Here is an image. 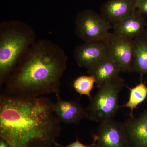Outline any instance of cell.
Listing matches in <instances>:
<instances>
[{
  "label": "cell",
  "instance_id": "6da1fadb",
  "mask_svg": "<svg viewBox=\"0 0 147 147\" xmlns=\"http://www.w3.org/2000/svg\"><path fill=\"white\" fill-rule=\"evenodd\" d=\"M54 103L44 96H17L2 92L0 137L11 147H53L61 130Z\"/></svg>",
  "mask_w": 147,
  "mask_h": 147
},
{
  "label": "cell",
  "instance_id": "7a4b0ae2",
  "mask_svg": "<svg viewBox=\"0 0 147 147\" xmlns=\"http://www.w3.org/2000/svg\"><path fill=\"white\" fill-rule=\"evenodd\" d=\"M67 60L65 52L57 43L47 39L36 40L8 77L2 92L31 97L59 93Z\"/></svg>",
  "mask_w": 147,
  "mask_h": 147
},
{
  "label": "cell",
  "instance_id": "3957f363",
  "mask_svg": "<svg viewBox=\"0 0 147 147\" xmlns=\"http://www.w3.org/2000/svg\"><path fill=\"white\" fill-rule=\"evenodd\" d=\"M34 29L16 20L0 24V85H4L23 55L36 41Z\"/></svg>",
  "mask_w": 147,
  "mask_h": 147
},
{
  "label": "cell",
  "instance_id": "277c9868",
  "mask_svg": "<svg viewBox=\"0 0 147 147\" xmlns=\"http://www.w3.org/2000/svg\"><path fill=\"white\" fill-rule=\"evenodd\" d=\"M125 86L124 80L120 76L102 84L86 108L89 119L100 123L113 119L121 108L119 104V95Z\"/></svg>",
  "mask_w": 147,
  "mask_h": 147
},
{
  "label": "cell",
  "instance_id": "5b68a950",
  "mask_svg": "<svg viewBox=\"0 0 147 147\" xmlns=\"http://www.w3.org/2000/svg\"><path fill=\"white\" fill-rule=\"evenodd\" d=\"M74 24L75 34L84 42H105L113 29L112 24L100 13L90 9L78 13Z\"/></svg>",
  "mask_w": 147,
  "mask_h": 147
},
{
  "label": "cell",
  "instance_id": "8992f818",
  "mask_svg": "<svg viewBox=\"0 0 147 147\" xmlns=\"http://www.w3.org/2000/svg\"><path fill=\"white\" fill-rule=\"evenodd\" d=\"M110 57L121 72H130L134 56V40L110 32L106 40Z\"/></svg>",
  "mask_w": 147,
  "mask_h": 147
},
{
  "label": "cell",
  "instance_id": "52a82bcc",
  "mask_svg": "<svg viewBox=\"0 0 147 147\" xmlns=\"http://www.w3.org/2000/svg\"><path fill=\"white\" fill-rule=\"evenodd\" d=\"M73 55L79 67L87 70L110 57L108 45L104 41L84 42L75 47Z\"/></svg>",
  "mask_w": 147,
  "mask_h": 147
},
{
  "label": "cell",
  "instance_id": "ba28073f",
  "mask_svg": "<svg viewBox=\"0 0 147 147\" xmlns=\"http://www.w3.org/2000/svg\"><path fill=\"white\" fill-rule=\"evenodd\" d=\"M96 147H129L123 123L113 119L100 123Z\"/></svg>",
  "mask_w": 147,
  "mask_h": 147
},
{
  "label": "cell",
  "instance_id": "9c48e42d",
  "mask_svg": "<svg viewBox=\"0 0 147 147\" xmlns=\"http://www.w3.org/2000/svg\"><path fill=\"white\" fill-rule=\"evenodd\" d=\"M57 101L54 103L55 114L61 123L66 124H75L84 119H89L86 108L75 100L62 99L59 93L56 94Z\"/></svg>",
  "mask_w": 147,
  "mask_h": 147
},
{
  "label": "cell",
  "instance_id": "30bf717a",
  "mask_svg": "<svg viewBox=\"0 0 147 147\" xmlns=\"http://www.w3.org/2000/svg\"><path fill=\"white\" fill-rule=\"evenodd\" d=\"M123 124L129 147H147V110Z\"/></svg>",
  "mask_w": 147,
  "mask_h": 147
},
{
  "label": "cell",
  "instance_id": "8fae6325",
  "mask_svg": "<svg viewBox=\"0 0 147 147\" xmlns=\"http://www.w3.org/2000/svg\"><path fill=\"white\" fill-rule=\"evenodd\" d=\"M135 1L108 0L101 6L100 13L113 26L135 12Z\"/></svg>",
  "mask_w": 147,
  "mask_h": 147
},
{
  "label": "cell",
  "instance_id": "7c38bea8",
  "mask_svg": "<svg viewBox=\"0 0 147 147\" xmlns=\"http://www.w3.org/2000/svg\"><path fill=\"white\" fill-rule=\"evenodd\" d=\"M146 24L144 16L137 9L130 16L113 25V32L134 40L146 30Z\"/></svg>",
  "mask_w": 147,
  "mask_h": 147
},
{
  "label": "cell",
  "instance_id": "4fadbf2b",
  "mask_svg": "<svg viewBox=\"0 0 147 147\" xmlns=\"http://www.w3.org/2000/svg\"><path fill=\"white\" fill-rule=\"evenodd\" d=\"M121 72L118 65L110 57L87 70L88 74L95 77L97 88L106 81L119 76Z\"/></svg>",
  "mask_w": 147,
  "mask_h": 147
},
{
  "label": "cell",
  "instance_id": "5bb4252c",
  "mask_svg": "<svg viewBox=\"0 0 147 147\" xmlns=\"http://www.w3.org/2000/svg\"><path fill=\"white\" fill-rule=\"evenodd\" d=\"M134 56L130 72L147 76V32L134 39Z\"/></svg>",
  "mask_w": 147,
  "mask_h": 147
},
{
  "label": "cell",
  "instance_id": "9a60e30c",
  "mask_svg": "<svg viewBox=\"0 0 147 147\" xmlns=\"http://www.w3.org/2000/svg\"><path fill=\"white\" fill-rule=\"evenodd\" d=\"M129 90V98L125 104L121 105V107L129 108L130 110V117H134L133 112L137 106L144 102L147 96V86L142 81L133 88L127 87Z\"/></svg>",
  "mask_w": 147,
  "mask_h": 147
},
{
  "label": "cell",
  "instance_id": "2e32d148",
  "mask_svg": "<svg viewBox=\"0 0 147 147\" xmlns=\"http://www.w3.org/2000/svg\"><path fill=\"white\" fill-rule=\"evenodd\" d=\"M95 83L94 76L89 74L77 77L74 81L72 85L74 89L80 95L86 96L91 100L92 97L91 92Z\"/></svg>",
  "mask_w": 147,
  "mask_h": 147
},
{
  "label": "cell",
  "instance_id": "e0dca14e",
  "mask_svg": "<svg viewBox=\"0 0 147 147\" xmlns=\"http://www.w3.org/2000/svg\"><path fill=\"white\" fill-rule=\"evenodd\" d=\"M93 140L92 143L89 145L84 144L79 141L78 138H76V140L74 142L67 145V146H63L61 145L60 144H58L56 142L55 144V146L59 147H96L97 146L96 142H97V137L96 134L93 135Z\"/></svg>",
  "mask_w": 147,
  "mask_h": 147
},
{
  "label": "cell",
  "instance_id": "ac0fdd59",
  "mask_svg": "<svg viewBox=\"0 0 147 147\" xmlns=\"http://www.w3.org/2000/svg\"><path fill=\"white\" fill-rule=\"evenodd\" d=\"M135 5L137 10L147 16V0H136Z\"/></svg>",
  "mask_w": 147,
  "mask_h": 147
},
{
  "label": "cell",
  "instance_id": "d6986e66",
  "mask_svg": "<svg viewBox=\"0 0 147 147\" xmlns=\"http://www.w3.org/2000/svg\"><path fill=\"white\" fill-rule=\"evenodd\" d=\"M0 147H11L9 144L3 138L0 137Z\"/></svg>",
  "mask_w": 147,
  "mask_h": 147
},
{
  "label": "cell",
  "instance_id": "ffe728a7",
  "mask_svg": "<svg viewBox=\"0 0 147 147\" xmlns=\"http://www.w3.org/2000/svg\"><path fill=\"white\" fill-rule=\"evenodd\" d=\"M146 31L147 32V24H146Z\"/></svg>",
  "mask_w": 147,
  "mask_h": 147
}]
</instances>
